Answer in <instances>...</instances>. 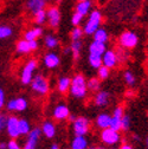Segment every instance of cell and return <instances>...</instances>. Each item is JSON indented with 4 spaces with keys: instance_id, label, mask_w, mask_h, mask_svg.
Instances as JSON below:
<instances>
[{
    "instance_id": "836d02e7",
    "label": "cell",
    "mask_w": 148,
    "mask_h": 149,
    "mask_svg": "<svg viewBox=\"0 0 148 149\" xmlns=\"http://www.w3.org/2000/svg\"><path fill=\"white\" fill-rule=\"evenodd\" d=\"M123 78H124V82L127 83V85H129V86H134L136 83L135 74L132 71H126L123 73Z\"/></svg>"
},
{
    "instance_id": "5b68a950",
    "label": "cell",
    "mask_w": 148,
    "mask_h": 149,
    "mask_svg": "<svg viewBox=\"0 0 148 149\" xmlns=\"http://www.w3.org/2000/svg\"><path fill=\"white\" fill-rule=\"evenodd\" d=\"M119 43H120V46L126 50H133L134 47H136L139 43V37L133 31H124L120 34Z\"/></svg>"
},
{
    "instance_id": "f5cc1de1",
    "label": "cell",
    "mask_w": 148,
    "mask_h": 149,
    "mask_svg": "<svg viewBox=\"0 0 148 149\" xmlns=\"http://www.w3.org/2000/svg\"><path fill=\"white\" fill-rule=\"evenodd\" d=\"M78 1H85V0H78Z\"/></svg>"
},
{
    "instance_id": "ab89813d",
    "label": "cell",
    "mask_w": 148,
    "mask_h": 149,
    "mask_svg": "<svg viewBox=\"0 0 148 149\" xmlns=\"http://www.w3.org/2000/svg\"><path fill=\"white\" fill-rule=\"evenodd\" d=\"M6 122H7V116L5 114H0V133L6 128Z\"/></svg>"
},
{
    "instance_id": "8fae6325",
    "label": "cell",
    "mask_w": 148,
    "mask_h": 149,
    "mask_svg": "<svg viewBox=\"0 0 148 149\" xmlns=\"http://www.w3.org/2000/svg\"><path fill=\"white\" fill-rule=\"evenodd\" d=\"M17 52L18 53H22V54H26L30 53L31 51H34L38 49V42L37 40H19L17 43Z\"/></svg>"
},
{
    "instance_id": "f35d334b",
    "label": "cell",
    "mask_w": 148,
    "mask_h": 149,
    "mask_svg": "<svg viewBox=\"0 0 148 149\" xmlns=\"http://www.w3.org/2000/svg\"><path fill=\"white\" fill-rule=\"evenodd\" d=\"M83 15L82 14H80V13H77V12H75L72 14V17H71V24L73 25V26H80V24L82 23V20H83Z\"/></svg>"
},
{
    "instance_id": "4fadbf2b",
    "label": "cell",
    "mask_w": 148,
    "mask_h": 149,
    "mask_svg": "<svg viewBox=\"0 0 148 149\" xmlns=\"http://www.w3.org/2000/svg\"><path fill=\"white\" fill-rule=\"evenodd\" d=\"M70 115V109L68 108V105L61 103L58 105L54 107L53 111H52V116L56 121H64V120H68Z\"/></svg>"
},
{
    "instance_id": "ee69618b",
    "label": "cell",
    "mask_w": 148,
    "mask_h": 149,
    "mask_svg": "<svg viewBox=\"0 0 148 149\" xmlns=\"http://www.w3.org/2000/svg\"><path fill=\"white\" fill-rule=\"evenodd\" d=\"M0 149H7V142H0Z\"/></svg>"
},
{
    "instance_id": "5bb4252c",
    "label": "cell",
    "mask_w": 148,
    "mask_h": 149,
    "mask_svg": "<svg viewBox=\"0 0 148 149\" xmlns=\"http://www.w3.org/2000/svg\"><path fill=\"white\" fill-rule=\"evenodd\" d=\"M102 63H103V65L107 66L108 69H114V68L117 65V63H119L117 56H116L115 51H113V50H107V51L103 53V56H102Z\"/></svg>"
},
{
    "instance_id": "f907efd6",
    "label": "cell",
    "mask_w": 148,
    "mask_h": 149,
    "mask_svg": "<svg viewBox=\"0 0 148 149\" xmlns=\"http://www.w3.org/2000/svg\"><path fill=\"white\" fill-rule=\"evenodd\" d=\"M87 149H96V147H88Z\"/></svg>"
},
{
    "instance_id": "277c9868",
    "label": "cell",
    "mask_w": 148,
    "mask_h": 149,
    "mask_svg": "<svg viewBox=\"0 0 148 149\" xmlns=\"http://www.w3.org/2000/svg\"><path fill=\"white\" fill-rule=\"evenodd\" d=\"M101 141L105 146L114 147V146L122 142V136H121L120 132H117V130H114L112 128H107V129H103L101 132Z\"/></svg>"
},
{
    "instance_id": "b9f144b4",
    "label": "cell",
    "mask_w": 148,
    "mask_h": 149,
    "mask_svg": "<svg viewBox=\"0 0 148 149\" xmlns=\"http://www.w3.org/2000/svg\"><path fill=\"white\" fill-rule=\"evenodd\" d=\"M6 96H5V91L0 88V109H1L4 105H5V101H6V98H5Z\"/></svg>"
},
{
    "instance_id": "52a82bcc",
    "label": "cell",
    "mask_w": 148,
    "mask_h": 149,
    "mask_svg": "<svg viewBox=\"0 0 148 149\" xmlns=\"http://www.w3.org/2000/svg\"><path fill=\"white\" fill-rule=\"evenodd\" d=\"M72 130L75 135H83L85 136L90 130V121L84 116H78L72 122Z\"/></svg>"
},
{
    "instance_id": "ac0fdd59",
    "label": "cell",
    "mask_w": 148,
    "mask_h": 149,
    "mask_svg": "<svg viewBox=\"0 0 148 149\" xmlns=\"http://www.w3.org/2000/svg\"><path fill=\"white\" fill-rule=\"evenodd\" d=\"M110 102V94L108 91H97L96 95L94 97V103L96 107H100V108H103V107H107Z\"/></svg>"
},
{
    "instance_id": "74e56055",
    "label": "cell",
    "mask_w": 148,
    "mask_h": 149,
    "mask_svg": "<svg viewBox=\"0 0 148 149\" xmlns=\"http://www.w3.org/2000/svg\"><path fill=\"white\" fill-rule=\"evenodd\" d=\"M131 116L127 115V114H123V117H122V121H121V130L123 132H128L131 129Z\"/></svg>"
},
{
    "instance_id": "2e32d148",
    "label": "cell",
    "mask_w": 148,
    "mask_h": 149,
    "mask_svg": "<svg viewBox=\"0 0 148 149\" xmlns=\"http://www.w3.org/2000/svg\"><path fill=\"white\" fill-rule=\"evenodd\" d=\"M42 134L46 137V139H53L56 136V133H57V129H56V125L54 123L50 120H45L42 124Z\"/></svg>"
},
{
    "instance_id": "484cf974",
    "label": "cell",
    "mask_w": 148,
    "mask_h": 149,
    "mask_svg": "<svg viewBox=\"0 0 148 149\" xmlns=\"http://www.w3.org/2000/svg\"><path fill=\"white\" fill-rule=\"evenodd\" d=\"M70 85H71V78L69 77H61L57 82V89L61 94H65L66 91L70 90Z\"/></svg>"
},
{
    "instance_id": "8d00e7d4",
    "label": "cell",
    "mask_w": 148,
    "mask_h": 149,
    "mask_svg": "<svg viewBox=\"0 0 148 149\" xmlns=\"http://www.w3.org/2000/svg\"><path fill=\"white\" fill-rule=\"evenodd\" d=\"M84 32H83V29L78 27V26H75V29H72L71 31V39L72 40H81V38L83 37Z\"/></svg>"
},
{
    "instance_id": "60d3db41",
    "label": "cell",
    "mask_w": 148,
    "mask_h": 149,
    "mask_svg": "<svg viewBox=\"0 0 148 149\" xmlns=\"http://www.w3.org/2000/svg\"><path fill=\"white\" fill-rule=\"evenodd\" d=\"M7 149H22V148L15 140H11L10 142H7Z\"/></svg>"
},
{
    "instance_id": "1f68e13d",
    "label": "cell",
    "mask_w": 148,
    "mask_h": 149,
    "mask_svg": "<svg viewBox=\"0 0 148 149\" xmlns=\"http://www.w3.org/2000/svg\"><path fill=\"white\" fill-rule=\"evenodd\" d=\"M87 86H88V90H90L92 92L98 91V89L101 86V81L97 77H91L89 81H87Z\"/></svg>"
},
{
    "instance_id": "e0dca14e",
    "label": "cell",
    "mask_w": 148,
    "mask_h": 149,
    "mask_svg": "<svg viewBox=\"0 0 148 149\" xmlns=\"http://www.w3.org/2000/svg\"><path fill=\"white\" fill-rule=\"evenodd\" d=\"M43 62H44V65L47 68V69H54V68H57L61 63V57L57 54V53H54V52H47L45 56H44V58H43Z\"/></svg>"
},
{
    "instance_id": "816d5d0a",
    "label": "cell",
    "mask_w": 148,
    "mask_h": 149,
    "mask_svg": "<svg viewBox=\"0 0 148 149\" xmlns=\"http://www.w3.org/2000/svg\"><path fill=\"white\" fill-rule=\"evenodd\" d=\"M96 149H105L104 147H96Z\"/></svg>"
},
{
    "instance_id": "4316f807",
    "label": "cell",
    "mask_w": 148,
    "mask_h": 149,
    "mask_svg": "<svg viewBox=\"0 0 148 149\" xmlns=\"http://www.w3.org/2000/svg\"><path fill=\"white\" fill-rule=\"evenodd\" d=\"M81 50H82V42L81 40H72V43L70 45V51L72 53L73 59H78L80 58Z\"/></svg>"
},
{
    "instance_id": "f546056e",
    "label": "cell",
    "mask_w": 148,
    "mask_h": 149,
    "mask_svg": "<svg viewBox=\"0 0 148 149\" xmlns=\"http://www.w3.org/2000/svg\"><path fill=\"white\" fill-rule=\"evenodd\" d=\"M88 62H89V64H90V66L92 69H96V70L100 66L103 65V63H102V56H96V54H90L89 53Z\"/></svg>"
},
{
    "instance_id": "cb8c5ba5",
    "label": "cell",
    "mask_w": 148,
    "mask_h": 149,
    "mask_svg": "<svg viewBox=\"0 0 148 149\" xmlns=\"http://www.w3.org/2000/svg\"><path fill=\"white\" fill-rule=\"evenodd\" d=\"M91 1L90 0H85V1H78V4L76 5V8H75V12L82 14L83 17H85L87 14L90 13V10H91Z\"/></svg>"
},
{
    "instance_id": "603a6c76",
    "label": "cell",
    "mask_w": 148,
    "mask_h": 149,
    "mask_svg": "<svg viewBox=\"0 0 148 149\" xmlns=\"http://www.w3.org/2000/svg\"><path fill=\"white\" fill-rule=\"evenodd\" d=\"M26 6H27V10L31 12V13H37L40 10H44L45 7V1L44 0H27L26 1Z\"/></svg>"
},
{
    "instance_id": "ba28073f",
    "label": "cell",
    "mask_w": 148,
    "mask_h": 149,
    "mask_svg": "<svg viewBox=\"0 0 148 149\" xmlns=\"http://www.w3.org/2000/svg\"><path fill=\"white\" fill-rule=\"evenodd\" d=\"M40 135H42V130L39 128H32L26 137L23 149H37V144H38Z\"/></svg>"
},
{
    "instance_id": "7bdbcfd3",
    "label": "cell",
    "mask_w": 148,
    "mask_h": 149,
    "mask_svg": "<svg viewBox=\"0 0 148 149\" xmlns=\"http://www.w3.org/2000/svg\"><path fill=\"white\" fill-rule=\"evenodd\" d=\"M119 149H135V148H134L132 144H129V143H126V142H123Z\"/></svg>"
},
{
    "instance_id": "d6a6232c",
    "label": "cell",
    "mask_w": 148,
    "mask_h": 149,
    "mask_svg": "<svg viewBox=\"0 0 148 149\" xmlns=\"http://www.w3.org/2000/svg\"><path fill=\"white\" fill-rule=\"evenodd\" d=\"M33 15H34V23L37 25H43L46 22V11L45 10H40L37 13H34Z\"/></svg>"
},
{
    "instance_id": "83f0119b",
    "label": "cell",
    "mask_w": 148,
    "mask_h": 149,
    "mask_svg": "<svg viewBox=\"0 0 148 149\" xmlns=\"http://www.w3.org/2000/svg\"><path fill=\"white\" fill-rule=\"evenodd\" d=\"M94 36V40H96V42H101V43H105L107 44V42H108V39H109V36H108V32L104 30V29H97L96 30V32L92 34Z\"/></svg>"
},
{
    "instance_id": "d4e9b609",
    "label": "cell",
    "mask_w": 148,
    "mask_h": 149,
    "mask_svg": "<svg viewBox=\"0 0 148 149\" xmlns=\"http://www.w3.org/2000/svg\"><path fill=\"white\" fill-rule=\"evenodd\" d=\"M18 129H19V134L20 136H27L29 133L31 132V125H30V122L25 118H19L18 121Z\"/></svg>"
},
{
    "instance_id": "7a4b0ae2",
    "label": "cell",
    "mask_w": 148,
    "mask_h": 149,
    "mask_svg": "<svg viewBox=\"0 0 148 149\" xmlns=\"http://www.w3.org/2000/svg\"><path fill=\"white\" fill-rule=\"evenodd\" d=\"M102 22V13L98 10H94L89 13L88 20L85 23V25L83 26V32L87 36H92L97 29H100Z\"/></svg>"
},
{
    "instance_id": "db71d44e",
    "label": "cell",
    "mask_w": 148,
    "mask_h": 149,
    "mask_svg": "<svg viewBox=\"0 0 148 149\" xmlns=\"http://www.w3.org/2000/svg\"><path fill=\"white\" fill-rule=\"evenodd\" d=\"M44 1H45V3H46V1H49V0H44Z\"/></svg>"
},
{
    "instance_id": "d6986e66",
    "label": "cell",
    "mask_w": 148,
    "mask_h": 149,
    "mask_svg": "<svg viewBox=\"0 0 148 149\" xmlns=\"http://www.w3.org/2000/svg\"><path fill=\"white\" fill-rule=\"evenodd\" d=\"M112 123V115H109L108 113H101L97 115L96 120H95V124L97 128H100L101 130L107 129L110 127Z\"/></svg>"
},
{
    "instance_id": "681fc988",
    "label": "cell",
    "mask_w": 148,
    "mask_h": 149,
    "mask_svg": "<svg viewBox=\"0 0 148 149\" xmlns=\"http://www.w3.org/2000/svg\"><path fill=\"white\" fill-rule=\"evenodd\" d=\"M110 149H119L116 146H114V147H110Z\"/></svg>"
},
{
    "instance_id": "11a10c76",
    "label": "cell",
    "mask_w": 148,
    "mask_h": 149,
    "mask_svg": "<svg viewBox=\"0 0 148 149\" xmlns=\"http://www.w3.org/2000/svg\"><path fill=\"white\" fill-rule=\"evenodd\" d=\"M65 149H66V148H65Z\"/></svg>"
},
{
    "instance_id": "44dd1931",
    "label": "cell",
    "mask_w": 148,
    "mask_h": 149,
    "mask_svg": "<svg viewBox=\"0 0 148 149\" xmlns=\"http://www.w3.org/2000/svg\"><path fill=\"white\" fill-rule=\"evenodd\" d=\"M107 51V45L105 43L92 40L91 44L89 45V53L90 54H96V56H103V53Z\"/></svg>"
},
{
    "instance_id": "4dcf8cb0",
    "label": "cell",
    "mask_w": 148,
    "mask_h": 149,
    "mask_svg": "<svg viewBox=\"0 0 148 149\" xmlns=\"http://www.w3.org/2000/svg\"><path fill=\"white\" fill-rule=\"evenodd\" d=\"M115 53L117 56L119 63H124V62H127L129 59V52H128V50H126V49H123L121 46H119L115 50Z\"/></svg>"
},
{
    "instance_id": "c3c4849f",
    "label": "cell",
    "mask_w": 148,
    "mask_h": 149,
    "mask_svg": "<svg viewBox=\"0 0 148 149\" xmlns=\"http://www.w3.org/2000/svg\"><path fill=\"white\" fill-rule=\"evenodd\" d=\"M146 147H147V149H148V136H147V139H146Z\"/></svg>"
},
{
    "instance_id": "bcb514c9",
    "label": "cell",
    "mask_w": 148,
    "mask_h": 149,
    "mask_svg": "<svg viewBox=\"0 0 148 149\" xmlns=\"http://www.w3.org/2000/svg\"><path fill=\"white\" fill-rule=\"evenodd\" d=\"M50 149H61V148H59V146H58L57 143H53V144L50 147Z\"/></svg>"
},
{
    "instance_id": "7c38bea8",
    "label": "cell",
    "mask_w": 148,
    "mask_h": 149,
    "mask_svg": "<svg viewBox=\"0 0 148 149\" xmlns=\"http://www.w3.org/2000/svg\"><path fill=\"white\" fill-rule=\"evenodd\" d=\"M46 19L51 27H53V29L57 27L61 23V12H59L58 7H56V6L49 7L46 11Z\"/></svg>"
},
{
    "instance_id": "6da1fadb",
    "label": "cell",
    "mask_w": 148,
    "mask_h": 149,
    "mask_svg": "<svg viewBox=\"0 0 148 149\" xmlns=\"http://www.w3.org/2000/svg\"><path fill=\"white\" fill-rule=\"evenodd\" d=\"M69 91L75 98H84L87 96L88 86H87V81L83 74L78 73L71 79V85H70Z\"/></svg>"
},
{
    "instance_id": "8992f818",
    "label": "cell",
    "mask_w": 148,
    "mask_h": 149,
    "mask_svg": "<svg viewBox=\"0 0 148 149\" xmlns=\"http://www.w3.org/2000/svg\"><path fill=\"white\" fill-rule=\"evenodd\" d=\"M37 61L36 59H30L23 68L22 74H20V82L24 85H30L33 76H34V71L37 69Z\"/></svg>"
},
{
    "instance_id": "f6af8a7d",
    "label": "cell",
    "mask_w": 148,
    "mask_h": 149,
    "mask_svg": "<svg viewBox=\"0 0 148 149\" xmlns=\"http://www.w3.org/2000/svg\"><path fill=\"white\" fill-rule=\"evenodd\" d=\"M68 120H69V121H70V122L72 123L73 121L76 120V116H73V115H71V114H70V115H69V117H68Z\"/></svg>"
},
{
    "instance_id": "e575fe53",
    "label": "cell",
    "mask_w": 148,
    "mask_h": 149,
    "mask_svg": "<svg viewBox=\"0 0 148 149\" xmlns=\"http://www.w3.org/2000/svg\"><path fill=\"white\" fill-rule=\"evenodd\" d=\"M109 74H110V69H108L107 66H104V65H102V66H100L98 69H97V78L100 79V81H104V79H107L108 77H109Z\"/></svg>"
},
{
    "instance_id": "3957f363",
    "label": "cell",
    "mask_w": 148,
    "mask_h": 149,
    "mask_svg": "<svg viewBox=\"0 0 148 149\" xmlns=\"http://www.w3.org/2000/svg\"><path fill=\"white\" fill-rule=\"evenodd\" d=\"M30 85H31V89L36 92V94H38L40 96L47 95V92L50 91L49 81L45 76H43V74H36V76H33Z\"/></svg>"
},
{
    "instance_id": "d590c367",
    "label": "cell",
    "mask_w": 148,
    "mask_h": 149,
    "mask_svg": "<svg viewBox=\"0 0 148 149\" xmlns=\"http://www.w3.org/2000/svg\"><path fill=\"white\" fill-rule=\"evenodd\" d=\"M13 33V30L10 26L6 25H0V39H5L11 37Z\"/></svg>"
},
{
    "instance_id": "9c48e42d",
    "label": "cell",
    "mask_w": 148,
    "mask_h": 149,
    "mask_svg": "<svg viewBox=\"0 0 148 149\" xmlns=\"http://www.w3.org/2000/svg\"><path fill=\"white\" fill-rule=\"evenodd\" d=\"M27 101L24 97H17V98H12L7 102L6 108L8 111H18V113H22L27 109Z\"/></svg>"
},
{
    "instance_id": "ffe728a7",
    "label": "cell",
    "mask_w": 148,
    "mask_h": 149,
    "mask_svg": "<svg viewBox=\"0 0 148 149\" xmlns=\"http://www.w3.org/2000/svg\"><path fill=\"white\" fill-rule=\"evenodd\" d=\"M89 147V141L83 135H75L70 143V149H87Z\"/></svg>"
},
{
    "instance_id": "9a60e30c",
    "label": "cell",
    "mask_w": 148,
    "mask_h": 149,
    "mask_svg": "<svg viewBox=\"0 0 148 149\" xmlns=\"http://www.w3.org/2000/svg\"><path fill=\"white\" fill-rule=\"evenodd\" d=\"M123 108L122 107H116L114 109V113L112 115V123H110V127L114 130H117V132H120L121 130V121H122V117H123Z\"/></svg>"
},
{
    "instance_id": "30bf717a",
    "label": "cell",
    "mask_w": 148,
    "mask_h": 149,
    "mask_svg": "<svg viewBox=\"0 0 148 149\" xmlns=\"http://www.w3.org/2000/svg\"><path fill=\"white\" fill-rule=\"evenodd\" d=\"M18 121L19 118L15 117V116H10L7 117V122H6V132H7V135L12 139V140H15L20 136L19 134V129H18Z\"/></svg>"
},
{
    "instance_id": "f1b7e54d",
    "label": "cell",
    "mask_w": 148,
    "mask_h": 149,
    "mask_svg": "<svg viewBox=\"0 0 148 149\" xmlns=\"http://www.w3.org/2000/svg\"><path fill=\"white\" fill-rule=\"evenodd\" d=\"M44 44L47 49H54V47H57L58 44H59V40L56 36H53V34H46L45 36V38H44Z\"/></svg>"
},
{
    "instance_id": "7dc6e473",
    "label": "cell",
    "mask_w": 148,
    "mask_h": 149,
    "mask_svg": "<svg viewBox=\"0 0 148 149\" xmlns=\"http://www.w3.org/2000/svg\"><path fill=\"white\" fill-rule=\"evenodd\" d=\"M132 139H133V140H135L136 142H139V141H140V137H139L138 135H133V137H132Z\"/></svg>"
},
{
    "instance_id": "7402d4cb",
    "label": "cell",
    "mask_w": 148,
    "mask_h": 149,
    "mask_svg": "<svg viewBox=\"0 0 148 149\" xmlns=\"http://www.w3.org/2000/svg\"><path fill=\"white\" fill-rule=\"evenodd\" d=\"M43 36V29L40 26H36V27H32L30 29L29 31L25 32L24 34V39L26 40H37L38 38Z\"/></svg>"
}]
</instances>
